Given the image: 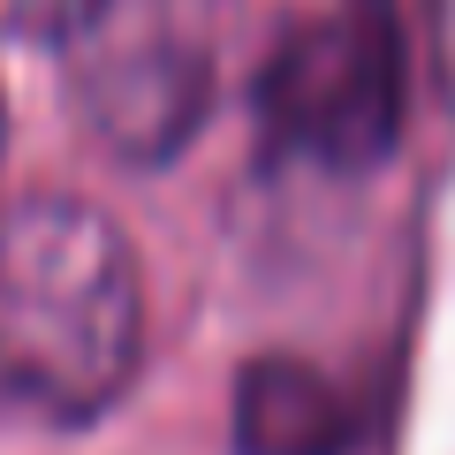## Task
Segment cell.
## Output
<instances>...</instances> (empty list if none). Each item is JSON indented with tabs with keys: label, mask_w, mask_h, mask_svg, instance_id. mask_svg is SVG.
<instances>
[{
	"label": "cell",
	"mask_w": 455,
	"mask_h": 455,
	"mask_svg": "<svg viewBox=\"0 0 455 455\" xmlns=\"http://www.w3.org/2000/svg\"><path fill=\"white\" fill-rule=\"evenodd\" d=\"M84 107L122 152H167L182 145L197 114H205V46H167V38H122L92 61Z\"/></svg>",
	"instance_id": "7a4b0ae2"
},
{
	"label": "cell",
	"mask_w": 455,
	"mask_h": 455,
	"mask_svg": "<svg viewBox=\"0 0 455 455\" xmlns=\"http://www.w3.org/2000/svg\"><path fill=\"white\" fill-rule=\"evenodd\" d=\"M0 130H8V114H0Z\"/></svg>",
	"instance_id": "277c9868"
},
{
	"label": "cell",
	"mask_w": 455,
	"mask_h": 455,
	"mask_svg": "<svg viewBox=\"0 0 455 455\" xmlns=\"http://www.w3.org/2000/svg\"><path fill=\"white\" fill-rule=\"evenodd\" d=\"M145 364V274L130 235L61 190L0 212V410L92 425Z\"/></svg>",
	"instance_id": "6da1fadb"
},
{
	"label": "cell",
	"mask_w": 455,
	"mask_h": 455,
	"mask_svg": "<svg viewBox=\"0 0 455 455\" xmlns=\"http://www.w3.org/2000/svg\"><path fill=\"white\" fill-rule=\"evenodd\" d=\"M114 0H0V46H68Z\"/></svg>",
	"instance_id": "3957f363"
}]
</instances>
